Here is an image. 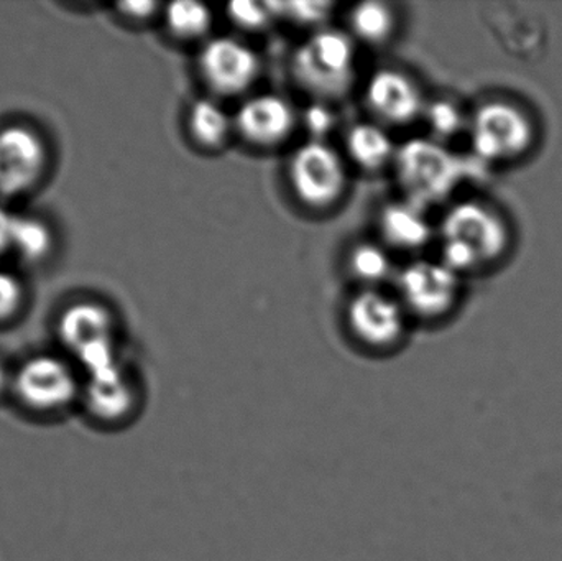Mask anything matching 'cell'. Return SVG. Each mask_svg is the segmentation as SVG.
I'll use <instances>...</instances> for the list:
<instances>
[{"label":"cell","instance_id":"cb8c5ba5","mask_svg":"<svg viewBox=\"0 0 562 561\" xmlns=\"http://www.w3.org/2000/svg\"><path fill=\"white\" fill-rule=\"evenodd\" d=\"M227 19L244 32H260L277 19L270 2H233L226 7Z\"/></svg>","mask_w":562,"mask_h":561},{"label":"cell","instance_id":"52a82bcc","mask_svg":"<svg viewBox=\"0 0 562 561\" xmlns=\"http://www.w3.org/2000/svg\"><path fill=\"white\" fill-rule=\"evenodd\" d=\"M346 322L357 345L383 355L402 345L406 333V310L400 300L379 289H362L347 303Z\"/></svg>","mask_w":562,"mask_h":561},{"label":"cell","instance_id":"5b68a950","mask_svg":"<svg viewBox=\"0 0 562 561\" xmlns=\"http://www.w3.org/2000/svg\"><path fill=\"white\" fill-rule=\"evenodd\" d=\"M472 147L482 160L514 161L531 150L537 137L533 119L510 101L482 104L469 121Z\"/></svg>","mask_w":562,"mask_h":561},{"label":"cell","instance_id":"9a60e30c","mask_svg":"<svg viewBox=\"0 0 562 561\" xmlns=\"http://www.w3.org/2000/svg\"><path fill=\"white\" fill-rule=\"evenodd\" d=\"M379 231L383 243L398 250L423 249L432 237L425 207L416 206L408 200L395 201L382 207Z\"/></svg>","mask_w":562,"mask_h":561},{"label":"cell","instance_id":"2e32d148","mask_svg":"<svg viewBox=\"0 0 562 561\" xmlns=\"http://www.w3.org/2000/svg\"><path fill=\"white\" fill-rule=\"evenodd\" d=\"M347 158L360 170L375 173L395 161L396 147L392 135L379 122H359L347 131Z\"/></svg>","mask_w":562,"mask_h":561},{"label":"cell","instance_id":"4316f807","mask_svg":"<svg viewBox=\"0 0 562 561\" xmlns=\"http://www.w3.org/2000/svg\"><path fill=\"white\" fill-rule=\"evenodd\" d=\"M160 3L158 2H124L119 5L122 15L127 16L131 20H137V22H144V20L151 19L157 15Z\"/></svg>","mask_w":562,"mask_h":561},{"label":"cell","instance_id":"d4e9b609","mask_svg":"<svg viewBox=\"0 0 562 561\" xmlns=\"http://www.w3.org/2000/svg\"><path fill=\"white\" fill-rule=\"evenodd\" d=\"M23 289L19 280L0 270V323L12 318L22 306Z\"/></svg>","mask_w":562,"mask_h":561},{"label":"cell","instance_id":"ac0fdd59","mask_svg":"<svg viewBox=\"0 0 562 561\" xmlns=\"http://www.w3.org/2000/svg\"><path fill=\"white\" fill-rule=\"evenodd\" d=\"M350 36L367 45L390 42L398 29V16L390 3L367 0L356 3L349 12Z\"/></svg>","mask_w":562,"mask_h":561},{"label":"cell","instance_id":"8fae6325","mask_svg":"<svg viewBox=\"0 0 562 561\" xmlns=\"http://www.w3.org/2000/svg\"><path fill=\"white\" fill-rule=\"evenodd\" d=\"M297 125L293 104L284 96L263 92L246 99L234 115V131L257 148H277L290 141Z\"/></svg>","mask_w":562,"mask_h":561},{"label":"cell","instance_id":"9c48e42d","mask_svg":"<svg viewBox=\"0 0 562 561\" xmlns=\"http://www.w3.org/2000/svg\"><path fill=\"white\" fill-rule=\"evenodd\" d=\"M259 55L252 46L234 36H216L201 46L198 71L206 88L217 96H239L259 78Z\"/></svg>","mask_w":562,"mask_h":561},{"label":"cell","instance_id":"6da1fadb","mask_svg":"<svg viewBox=\"0 0 562 561\" xmlns=\"http://www.w3.org/2000/svg\"><path fill=\"white\" fill-rule=\"evenodd\" d=\"M441 262L456 273L498 262L510 246L507 221L479 201H461L446 211L439 226Z\"/></svg>","mask_w":562,"mask_h":561},{"label":"cell","instance_id":"7a4b0ae2","mask_svg":"<svg viewBox=\"0 0 562 561\" xmlns=\"http://www.w3.org/2000/svg\"><path fill=\"white\" fill-rule=\"evenodd\" d=\"M356 40L337 29L314 30L291 56L294 82L319 102L339 101L356 82Z\"/></svg>","mask_w":562,"mask_h":561},{"label":"cell","instance_id":"3957f363","mask_svg":"<svg viewBox=\"0 0 562 561\" xmlns=\"http://www.w3.org/2000/svg\"><path fill=\"white\" fill-rule=\"evenodd\" d=\"M393 168L405 200L422 207L448 198L464 173L461 161L445 145L423 137L400 145Z\"/></svg>","mask_w":562,"mask_h":561},{"label":"cell","instance_id":"e0dca14e","mask_svg":"<svg viewBox=\"0 0 562 561\" xmlns=\"http://www.w3.org/2000/svg\"><path fill=\"white\" fill-rule=\"evenodd\" d=\"M188 134L196 147L216 152L229 142L234 117L213 99H198L188 111Z\"/></svg>","mask_w":562,"mask_h":561},{"label":"cell","instance_id":"5bb4252c","mask_svg":"<svg viewBox=\"0 0 562 561\" xmlns=\"http://www.w3.org/2000/svg\"><path fill=\"white\" fill-rule=\"evenodd\" d=\"M63 345L78 358L95 346L112 345V318L104 306L79 302L69 306L58 325Z\"/></svg>","mask_w":562,"mask_h":561},{"label":"cell","instance_id":"30bf717a","mask_svg":"<svg viewBox=\"0 0 562 561\" xmlns=\"http://www.w3.org/2000/svg\"><path fill=\"white\" fill-rule=\"evenodd\" d=\"M363 101L375 122L392 127L412 124L425 114V98L415 79L396 68L376 69L366 85Z\"/></svg>","mask_w":562,"mask_h":561},{"label":"cell","instance_id":"603a6c76","mask_svg":"<svg viewBox=\"0 0 562 561\" xmlns=\"http://www.w3.org/2000/svg\"><path fill=\"white\" fill-rule=\"evenodd\" d=\"M426 122L439 138H451L464 128L465 117L459 105L451 101H435L426 105Z\"/></svg>","mask_w":562,"mask_h":561},{"label":"cell","instance_id":"8992f818","mask_svg":"<svg viewBox=\"0 0 562 561\" xmlns=\"http://www.w3.org/2000/svg\"><path fill=\"white\" fill-rule=\"evenodd\" d=\"M10 392L33 414H59L81 399L82 384L68 362L38 355L13 372Z\"/></svg>","mask_w":562,"mask_h":561},{"label":"cell","instance_id":"7402d4cb","mask_svg":"<svg viewBox=\"0 0 562 561\" xmlns=\"http://www.w3.org/2000/svg\"><path fill=\"white\" fill-rule=\"evenodd\" d=\"M276 16H283L301 26L323 29L333 12V2H270Z\"/></svg>","mask_w":562,"mask_h":561},{"label":"cell","instance_id":"277c9868","mask_svg":"<svg viewBox=\"0 0 562 561\" xmlns=\"http://www.w3.org/2000/svg\"><path fill=\"white\" fill-rule=\"evenodd\" d=\"M286 177L297 203L316 213L336 207L349 184L342 155L327 142L314 138L291 154Z\"/></svg>","mask_w":562,"mask_h":561},{"label":"cell","instance_id":"7c38bea8","mask_svg":"<svg viewBox=\"0 0 562 561\" xmlns=\"http://www.w3.org/2000/svg\"><path fill=\"white\" fill-rule=\"evenodd\" d=\"M45 168L46 147L38 134L19 125L0 131V194L32 190Z\"/></svg>","mask_w":562,"mask_h":561},{"label":"cell","instance_id":"484cf974","mask_svg":"<svg viewBox=\"0 0 562 561\" xmlns=\"http://www.w3.org/2000/svg\"><path fill=\"white\" fill-rule=\"evenodd\" d=\"M303 121L307 131L313 134L314 141H323L324 135L333 127L334 114L330 112V109L327 108L326 102L317 101V104L311 105V108L304 112Z\"/></svg>","mask_w":562,"mask_h":561},{"label":"cell","instance_id":"ba28073f","mask_svg":"<svg viewBox=\"0 0 562 561\" xmlns=\"http://www.w3.org/2000/svg\"><path fill=\"white\" fill-rule=\"evenodd\" d=\"M400 302L406 312L425 322L445 318L458 303L459 273L439 260H413L398 276Z\"/></svg>","mask_w":562,"mask_h":561},{"label":"cell","instance_id":"83f0119b","mask_svg":"<svg viewBox=\"0 0 562 561\" xmlns=\"http://www.w3.org/2000/svg\"><path fill=\"white\" fill-rule=\"evenodd\" d=\"M16 214L9 213V210L0 206V256L12 250L13 224Z\"/></svg>","mask_w":562,"mask_h":561},{"label":"cell","instance_id":"f1b7e54d","mask_svg":"<svg viewBox=\"0 0 562 561\" xmlns=\"http://www.w3.org/2000/svg\"><path fill=\"white\" fill-rule=\"evenodd\" d=\"M12 375L7 372V369L0 364V395L5 391H10L12 389Z\"/></svg>","mask_w":562,"mask_h":561},{"label":"cell","instance_id":"44dd1931","mask_svg":"<svg viewBox=\"0 0 562 561\" xmlns=\"http://www.w3.org/2000/svg\"><path fill=\"white\" fill-rule=\"evenodd\" d=\"M53 246V234L43 221L29 216H15L12 250L30 262L48 256Z\"/></svg>","mask_w":562,"mask_h":561},{"label":"cell","instance_id":"ffe728a7","mask_svg":"<svg viewBox=\"0 0 562 561\" xmlns=\"http://www.w3.org/2000/svg\"><path fill=\"white\" fill-rule=\"evenodd\" d=\"M347 270L363 289H375L392 273V259L382 244L359 243L349 250Z\"/></svg>","mask_w":562,"mask_h":561},{"label":"cell","instance_id":"4fadbf2b","mask_svg":"<svg viewBox=\"0 0 562 561\" xmlns=\"http://www.w3.org/2000/svg\"><path fill=\"white\" fill-rule=\"evenodd\" d=\"M81 401L86 411L99 424H124L137 412L135 385L119 364L88 375L82 384Z\"/></svg>","mask_w":562,"mask_h":561},{"label":"cell","instance_id":"d6986e66","mask_svg":"<svg viewBox=\"0 0 562 561\" xmlns=\"http://www.w3.org/2000/svg\"><path fill=\"white\" fill-rule=\"evenodd\" d=\"M165 25L178 42H196L204 38L213 26V12L206 3L196 0H178L165 7Z\"/></svg>","mask_w":562,"mask_h":561}]
</instances>
